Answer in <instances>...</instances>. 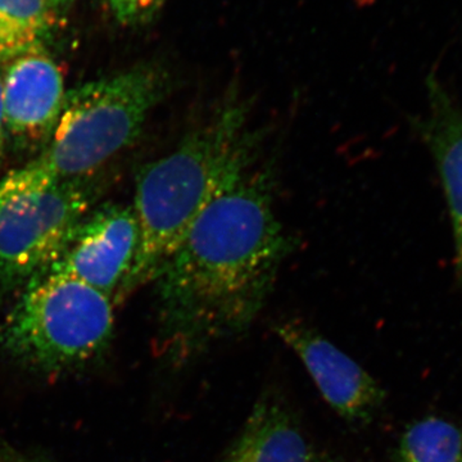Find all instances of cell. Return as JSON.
I'll return each instance as SVG.
<instances>
[{"mask_svg": "<svg viewBox=\"0 0 462 462\" xmlns=\"http://www.w3.org/2000/svg\"><path fill=\"white\" fill-rule=\"evenodd\" d=\"M273 175L256 163L200 212L156 279L158 349L181 367L242 336L297 247L276 214Z\"/></svg>", "mask_w": 462, "mask_h": 462, "instance_id": "obj_1", "label": "cell"}, {"mask_svg": "<svg viewBox=\"0 0 462 462\" xmlns=\"http://www.w3.org/2000/svg\"><path fill=\"white\" fill-rule=\"evenodd\" d=\"M260 148L249 103L233 91L188 130L171 153L143 167L133 206L138 247L115 305L154 282L200 212L257 163Z\"/></svg>", "mask_w": 462, "mask_h": 462, "instance_id": "obj_2", "label": "cell"}, {"mask_svg": "<svg viewBox=\"0 0 462 462\" xmlns=\"http://www.w3.org/2000/svg\"><path fill=\"white\" fill-rule=\"evenodd\" d=\"M170 85L163 67L142 63L67 91L50 144L26 166L47 184L91 178L135 143Z\"/></svg>", "mask_w": 462, "mask_h": 462, "instance_id": "obj_3", "label": "cell"}, {"mask_svg": "<svg viewBox=\"0 0 462 462\" xmlns=\"http://www.w3.org/2000/svg\"><path fill=\"white\" fill-rule=\"evenodd\" d=\"M115 302L83 282L44 273L23 289L0 324V346L33 372L80 369L108 348Z\"/></svg>", "mask_w": 462, "mask_h": 462, "instance_id": "obj_4", "label": "cell"}, {"mask_svg": "<svg viewBox=\"0 0 462 462\" xmlns=\"http://www.w3.org/2000/svg\"><path fill=\"white\" fill-rule=\"evenodd\" d=\"M93 178V176H91ZM91 178L32 185L23 169L0 184V288L26 287L56 263L97 199Z\"/></svg>", "mask_w": 462, "mask_h": 462, "instance_id": "obj_5", "label": "cell"}, {"mask_svg": "<svg viewBox=\"0 0 462 462\" xmlns=\"http://www.w3.org/2000/svg\"><path fill=\"white\" fill-rule=\"evenodd\" d=\"M138 238L133 207L106 203L85 216L45 273L83 282L115 302L132 269Z\"/></svg>", "mask_w": 462, "mask_h": 462, "instance_id": "obj_6", "label": "cell"}, {"mask_svg": "<svg viewBox=\"0 0 462 462\" xmlns=\"http://www.w3.org/2000/svg\"><path fill=\"white\" fill-rule=\"evenodd\" d=\"M273 331L300 357L307 372L343 420L366 425L385 401V392L364 367L305 322L284 320Z\"/></svg>", "mask_w": 462, "mask_h": 462, "instance_id": "obj_7", "label": "cell"}, {"mask_svg": "<svg viewBox=\"0 0 462 462\" xmlns=\"http://www.w3.org/2000/svg\"><path fill=\"white\" fill-rule=\"evenodd\" d=\"M3 72L7 132L20 141H42L53 133L67 91L57 63L42 51L9 60Z\"/></svg>", "mask_w": 462, "mask_h": 462, "instance_id": "obj_8", "label": "cell"}, {"mask_svg": "<svg viewBox=\"0 0 462 462\" xmlns=\"http://www.w3.org/2000/svg\"><path fill=\"white\" fill-rule=\"evenodd\" d=\"M296 413L278 392H264L220 462H310Z\"/></svg>", "mask_w": 462, "mask_h": 462, "instance_id": "obj_9", "label": "cell"}, {"mask_svg": "<svg viewBox=\"0 0 462 462\" xmlns=\"http://www.w3.org/2000/svg\"><path fill=\"white\" fill-rule=\"evenodd\" d=\"M427 88V115L413 125L439 172L456 245L462 238V109L433 74Z\"/></svg>", "mask_w": 462, "mask_h": 462, "instance_id": "obj_10", "label": "cell"}, {"mask_svg": "<svg viewBox=\"0 0 462 462\" xmlns=\"http://www.w3.org/2000/svg\"><path fill=\"white\" fill-rule=\"evenodd\" d=\"M47 0H0V62L42 51L53 26Z\"/></svg>", "mask_w": 462, "mask_h": 462, "instance_id": "obj_11", "label": "cell"}, {"mask_svg": "<svg viewBox=\"0 0 462 462\" xmlns=\"http://www.w3.org/2000/svg\"><path fill=\"white\" fill-rule=\"evenodd\" d=\"M393 462H462L460 425L428 416L403 431Z\"/></svg>", "mask_w": 462, "mask_h": 462, "instance_id": "obj_12", "label": "cell"}, {"mask_svg": "<svg viewBox=\"0 0 462 462\" xmlns=\"http://www.w3.org/2000/svg\"><path fill=\"white\" fill-rule=\"evenodd\" d=\"M117 23L123 26H143L151 23L165 0H107Z\"/></svg>", "mask_w": 462, "mask_h": 462, "instance_id": "obj_13", "label": "cell"}, {"mask_svg": "<svg viewBox=\"0 0 462 462\" xmlns=\"http://www.w3.org/2000/svg\"><path fill=\"white\" fill-rule=\"evenodd\" d=\"M0 462H51L50 458L38 452L26 451L17 447L0 446Z\"/></svg>", "mask_w": 462, "mask_h": 462, "instance_id": "obj_14", "label": "cell"}, {"mask_svg": "<svg viewBox=\"0 0 462 462\" xmlns=\"http://www.w3.org/2000/svg\"><path fill=\"white\" fill-rule=\"evenodd\" d=\"M7 126H5V108H3V72L0 71V161L5 153V139H7Z\"/></svg>", "mask_w": 462, "mask_h": 462, "instance_id": "obj_15", "label": "cell"}, {"mask_svg": "<svg viewBox=\"0 0 462 462\" xmlns=\"http://www.w3.org/2000/svg\"><path fill=\"white\" fill-rule=\"evenodd\" d=\"M456 276H457L458 284L462 288V238L460 242L456 243Z\"/></svg>", "mask_w": 462, "mask_h": 462, "instance_id": "obj_16", "label": "cell"}, {"mask_svg": "<svg viewBox=\"0 0 462 462\" xmlns=\"http://www.w3.org/2000/svg\"><path fill=\"white\" fill-rule=\"evenodd\" d=\"M310 462H343L339 461L338 458L331 457V456H328L325 454H312L311 461Z\"/></svg>", "mask_w": 462, "mask_h": 462, "instance_id": "obj_17", "label": "cell"}, {"mask_svg": "<svg viewBox=\"0 0 462 462\" xmlns=\"http://www.w3.org/2000/svg\"><path fill=\"white\" fill-rule=\"evenodd\" d=\"M47 2L51 8H56L62 7V5H69V3L74 2V0H47Z\"/></svg>", "mask_w": 462, "mask_h": 462, "instance_id": "obj_18", "label": "cell"}]
</instances>
